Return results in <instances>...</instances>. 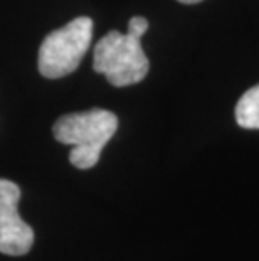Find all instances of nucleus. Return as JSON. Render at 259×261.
<instances>
[{"mask_svg": "<svg viewBox=\"0 0 259 261\" xmlns=\"http://www.w3.org/2000/svg\"><path fill=\"white\" fill-rule=\"evenodd\" d=\"M118 130L117 115L103 108L64 115L54 123L52 133L64 145H73L69 162L78 169H91L100 160L104 145Z\"/></svg>", "mask_w": 259, "mask_h": 261, "instance_id": "nucleus-1", "label": "nucleus"}, {"mask_svg": "<svg viewBox=\"0 0 259 261\" xmlns=\"http://www.w3.org/2000/svg\"><path fill=\"white\" fill-rule=\"evenodd\" d=\"M236 120L247 130H259V85L247 90L236 107Z\"/></svg>", "mask_w": 259, "mask_h": 261, "instance_id": "nucleus-5", "label": "nucleus"}, {"mask_svg": "<svg viewBox=\"0 0 259 261\" xmlns=\"http://www.w3.org/2000/svg\"><path fill=\"white\" fill-rule=\"evenodd\" d=\"M20 187L12 180L0 179V253L22 256L34 244V229L19 216Z\"/></svg>", "mask_w": 259, "mask_h": 261, "instance_id": "nucleus-4", "label": "nucleus"}, {"mask_svg": "<svg viewBox=\"0 0 259 261\" xmlns=\"http://www.w3.org/2000/svg\"><path fill=\"white\" fill-rule=\"evenodd\" d=\"M93 69L104 74L113 86H130L148 74L150 63L141 47V36L133 31L108 32L95 46Z\"/></svg>", "mask_w": 259, "mask_h": 261, "instance_id": "nucleus-2", "label": "nucleus"}, {"mask_svg": "<svg viewBox=\"0 0 259 261\" xmlns=\"http://www.w3.org/2000/svg\"><path fill=\"white\" fill-rule=\"evenodd\" d=\"M179 2H182V4H199V2H202V0H179Z\"/></svg>", "mask_w": 259, "mask_h": 261, "instance_id": "nucleus-6", "label": "nucleus"}, {"mask_svg": "<svg viewBox=\"0 0 259 261\" xmlns=\"http://www.w3.org/2000/svg\"><path fill=\"white\" fill-rule=\"evenodd\" d=\"M93 39V20L78 17L69 24L52 31L39 47V73L49 80L68 76L79 66Z\"/></svg>", "mask_w": 259, "mask_h": 261, "instance_id": "nucleus-3", "label": "nucleus"}]
</instances>
